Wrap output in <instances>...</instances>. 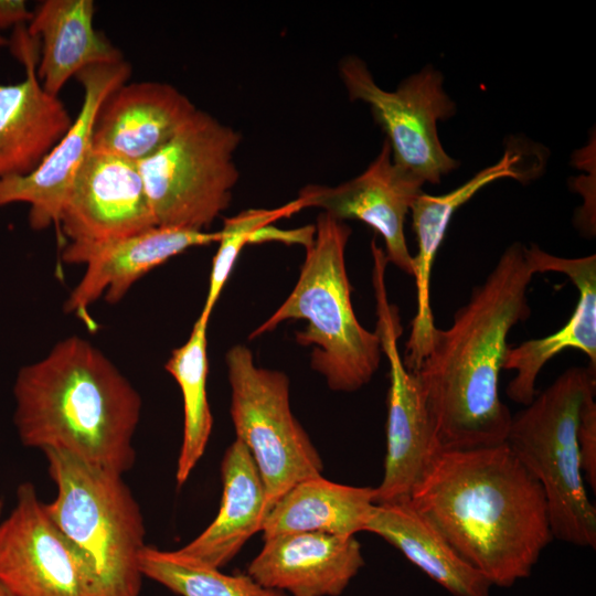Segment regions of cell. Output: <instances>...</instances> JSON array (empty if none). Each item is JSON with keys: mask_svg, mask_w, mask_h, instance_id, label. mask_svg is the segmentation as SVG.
I'll return each mask as SVG.
<instances>
[{"mask_svg": "<svg viewBox=\"0 0 596 596\" xmlns=\"http://www.w3.org/2000/svg\"><path fill=\"white\" fill-rule=\"evenodd\" d=\"M409 501L491 586L529 577L553 540L543 489L505 441L443 450Z\"/></svg>", "mask_w": 596, "mask_h": 596, "instance_id": "1", "label": "cell"}, {"mask_svg": "<svg viewBox=\"0 0 596 596\" xmlns=\"http://www.w3.org/2000/svg\"><path fill=\"white\" fill-rule=\"evenodd\" d=\"M526 246L513 243L473 288L447 329H436L418 375L443 450L505 441L512 414L499 396L508 334L530 317L534 276Z\"/></svg>", "mask_w": 596, "mask_h": 596, "instance_id": "2", "label": "cell"}, {"mask_svg": "<svg viewBox=\"0 0 596 596\" xmlns=\"http://www.w3.org/2000/svg\"><path fill=\"white\" fill-rule=\"evenodd\" d=\"M13 396V422L24 446L65 450L120 475L134 466L141 398L89 341L65 338L22 366Z\"/></svg>", "mask_w": 596, "mask_h": 596, "instance_id": "3", "label": "cell"}, {"mask_svg": "<svg viewBox=\"0 0 596 596\" xmlns=\"http://www.w3.org/2000/svg\"><path fill=\"white\" fill-rule=\"evenodd\" d=\"M315 227L294 289L249 338L270 332L286 320H306L305 329L295 336L298 344L313 347L311 368L332 391L354 392L377 371L383 354L381 341L376 331L360 323L353 310L345 266L351 228L323 212Z\"/></svg>", "mask_w": 596, "mask_h": 596, "instance_id": "4", "label": "cell"}, {"mask_svg": "<svg viewBox=\"0 0 596 596\" xmlns=\"http://www.w3.org/2000/svg\"><path fill=\"white\" fill-rule=\"evenodd\" d=\"M56 496L45 503L61 531L89 558L99 596H140L146 529L123 475L65 450H43Z\"/></svg>", "mask_w": 596, "mask_h": 596, "instance_id": "5", "label": "cell"}, {"mask_svg": "<svg viewBox=\"0 0 596 596\" xmlns=\"http://www.w3.org/2000/svg\"><path fill=\"white\" fill-rule=\"evenodd\" d=\"M596 374L572 366L512 416L507 445L541 485L553 539L596 546V508L583 480L576 429Z\"/></svg>", "mask_w": 596, "mask_h": 596, "instance_id": "6", "label": "cell"}, {"mask_svg": "<svg viewBox=\"0 0 596 596\" xmlns=\"http://www.w3.org/2000/svg\"><path fill=\"white\" fill-rule=\"evenodd\" d=\"M241 139L196 108L166 145L137 163L158 226L206 231L228 207Z\"/></svg>", "mask_w": 596, "mask_h": 596, "instance_id": "7", "label": "cell"}, {"mask_svg": "<svg viewBox=\"0 0 596 596\" xmlns=\"http://www.w3.org/2000/svg\"><path fill=\"white\" fill-rule=\"evenodd\" d=\"M231 385V417L236 438L249 450L265 487L266 514L301 480L321 476L323 464L292 414L289 379L256 365L242 344L225 355Z\"/></svg>", "mask_w": 596, "mask_h": 596, "instance_id": "8", "label": "cell"}, {"mask_svg": "<svg viewBox=\"0 0 596 596\" xmlns=\"http://www.w3.org/2000/svg\"><path fill=\"white\" fill-rule=\"evenodd\" d=\"M339 75L350 99L369 105L395 164L423 183L433 184L459 166L445 151L437 132V123L456 111L439 71L426 66L403 79L395 91H385L365 62L351 55L340 61Z\"/></svg>", "mask_w": 596, "mask_h": 596, "instance_id": "9", "label": "cell"}, {"mask_svg": "<svg viewBox=\"0 0 596 596\" xmlns=\"http://www.w3.org/2000/svg\"><path fill=\"white\" fill-rule=\"evenodd\" d=\"M386 266L383 257L373 258L375 331L390 364L386 454L383 479L375 488L376 504L409 500L443 451L421 380L406 369L398 351L403 328L397 307L387 298Z\"/></svg>", "mask_w": 596, "mask_h": 596, "instance_id": "10", "label": "cell"}, {"mask_svg": "<svg viewBox=\"0 0 596 596\" xmlns=\"http://www.w3.org/2000/svg\"><path fill=\"white\" fill-rule=\"evenodd\" d=\"M0 584L14 596H99L89 558L55 524L32 483L0 522Z\"/></svg>", "mask_w": 596, "mask_h": 596, "instance_id": "11", "label": "cell"}, {"mask_svg": "<svg viewBox=\"0 0 596 596\" xmlns=\"http://www.w3.org/2000/svg\"><path fill=\"white\" fill-rule=\"evenodd\" d=\"M157 226L136 162L91 149L68 190L58 228L62 258L81 264L93 248Z\"/></svg>", "mask_w": 596, "mask_h": 596, "instance_id": "12", "label": "cell"}, {"mask_svg": "<svg viewBox=\"0 0 596 596\" xmlns=\"http://www.w3.org/2000/svg\"><path fill=\"white\" fill-rule=\"evenodd\" d=\"M130 73L131 66L124 60L88 66L75 76L83 88V100L76 118L32 172L0 180V209L13 203H26L31 228L58 227L68 190L92 149L97 113L107 96L128 82Z\"/></svg>", "mask_w": 596, "mask_h": 596, "instance_id": "13", "label": "cell"}, {"mask_svg": "<svg viewBox=\"0 0 596 596\" xmlns=\"http://www.w3.org/2000/svg\"><path fill=\"white\" fill-rule=\"evenodd\" d=\"M423 184L393 162L385 140L362 173L334 187L308 184L295 201L300 210L318 207L337 220H358L371 226L384 241L387 262L413 275L404 224Z\"/></svg>", "mask_w": 596, "mask_h": 596, "instance_id": "14", "label": "cell"}, {"mask_svg": "<svg viewBox=\"0 0 596 596\" xmlns=\"http://www.w3.org/2000/svg\"><path fill=\"white\" fill-rule=\"evenodd\" d=\"M14 40L24 78L0 83V180L32 172L73 123L58 96L39 82L36 39L23 26Z\"/></svg>", "mask_w": 596, "mask_h": 596, "instance_id": "15", "label": "cell"}, {"mask_svg": "<svg viewBox=\"0 0 596 596\" xmlns=\"http://www.w3.org/2000/svg\"><path fill=\"white\" fill-rule=\"evenodd\" d=\"M363 565L354 535L296 532L265 539L247 574L292 596H339Z\"/></svg>", "mask_w": 596, "mask_h": 596, "instance_id": "16", "label": "cell"}, {"mask_svg": "<svg viewBox=\"0 0 596 596\" xmlns=\"http://www.w3.org/2000/svg\"><path fill=\"white\" fill-rule=\"evenodd\" d=\"M195 110L188 96L168 83L126 82L102 104L92 149L138 163L166 145Z\"/></svg>", "mask_w": 596, "mask_h": 596, "instance_id": "17", "label": "cell"}, {"mask_svg": "<svg viewBox=\"0 0 596 596\" xmlns=\"http://www.w3.org/2000/svg\"><path fill=\"white\" fill-rule=\"evenodd\" d=\"M526 258L534 274L557 272L566 275L578 290V299L568 321L555 333L508 347L502 369L514 370L507 386L513 402L529 405L538 392L535 382L543 366L566 349L588 356V369L596 374V255L565 258L544 252L536 245L526 247Z\"/></svg>", "mask_w": 596, "mask_h": 596, "instance_id": "18", "label": "cell"}, {"mask_svg": "<svg viewBox=\"0 0 596 596\" xmlns=\"http://www.w3.org/2000/svg\"><path fill=\"white\" fill-rule=\"evenodd\" d=\"M220 232L153 226L104 243L82 259L86 272L71 291L64 308L89 324L88 307L102 294L115 304L141 276L189 248L217 243Z\"/></svg>", "mask_w": 596, "mask_h": 596, "instance_id": "19", "label": "cell"}, {"mask_svg": "<svg viewBox=\"0 0 596 596\" xmlns=\"http://www.w3.org/2000/svg\"><path fill=\"white\" fill-rule=\"evenodd\" d=\"M519 162V155L505 150L498 162L482 169L455 190L441 195L422 192L412 204V227L417 241V254L413 256L416 312L403 359L408 371H418L429 352L437 329L430 307V276L436 254L454 213L479 190L496 180L508 177L524 181L526 173L518 168Z\"/></svg>", "mask_w": 596, "mask_h": 596, "instance_id": "20", "label": "cell"}, {"mask_svg": "<svg viewBox=\"0 0 596 596\" xmlns=\"http://www.w3.org/2000/svg\"><path fill=\"white\" fill-rule=\"evenodd\" d=\"M93 0H45L28 23L29 35L41 42L36 76L42 88L58 96L84 68L124 61L118 50L94 26Z\"/></svg>", "mask_w": 596, "mask_h": 596, "instance_id": "21", "label": "cell"}, {"mask_svg": "<svg viewBox=\"0 0 596 596\" xmlns=\"http://www.w3.org/2000/svg\"><path fill=\"white\" fill-rule=\"evenodd\" d=\"M222 502L213 522L194 540L179 549L182 555L221 568L256 532L266 517L265 487L248 448L235 439L222 464Z\"/></svg>", "mask_w": 596, "mask_h": 596, "instance_id": "22", "label": "cell"}, {"mask_svg": "<svg viewBox=\"0 0 596 596\" xmlns=\"http://www.w3.org/2000/svg\"><path fill=\"white\" fill-rule=\"evenodd\" d=\"M381 536L454 596H490L491 584L465 562L409 500L374 505L365 530Z\"/></svg>", "mask_w": 596, "mask_h": 596, "instance_id": "23", "label": "cell"}, {"mask_svg": "<svg viewBox=\"0 0 596 596\" xmlns=\"http://www.w3.org/2000/svg\"><path fill=\"white\" fill-rule=\"evenodd\" d=\"M374 505L375 488L311 477L292 486L270 508L263 538L296 532L355 535L365 530Z\"/></svg>", "mask_w": 596, "mask_h": 596, "instance_id": "24", "label": "cell"}, {"mask_svg": "<svg viewBox=\"0 0 596 596\" xmlns=\"http://www.w3.org/2000/svg\"><path fill=\"white\" fill-rule=\"evenodd\" d=\"M207 318L199 316L187 342L171 352L164 368L177 381L183 398V438L175 478L182 486L202 458L212 432L206 380Z\"/></svg>", "mask_w": 596, "mask_h": 596, "instance_id": "25", "label": "cell"}, {"mask_svg": "<svg viewBox=\"0 0 596 596\" xmlns=\"http://www.w3.org/2000/svg\"><path fill=\"white\" fill-rule=\"evenodd\" d=\"M142 576L181 596H287L259 585L248 574L227 575L175 551L145 545L138 557Z\"/></svg>", "mask_w": 596, "mask_h": 596, "instance_id": "26", "label": "cell"}, {"mask_svg": "<svg viewBox=\"0 0 596 596\" xmlns=\"http://www.w3.org/2000/svg\"><path fill=\"white\" fill-rule=\"evenodd\" d=\"M299 211L300 209L294 200L274 209H247L234 216L224 219L223 226L219 230V248L213 258L207 295L201 316L210 319L240 253L249 243L251 235L259 227L288 217Z\"/></svg>", "mask_w": 596, "mask_h": 596, "instance_id": "27", "label": "cell"}, {"mask_svg": "<svg viewBox=\"0 0 596 596\" xmlns=\"http://www.w3.org/2000/svg\"><path fill=\"white\" fill-rule=\"evenodd\" d=\"M596 390L585 397L576 429L583 476L595 491L596 489Z\"/></svg>", "mask_w": 596, "mask_h": 596, "instance_id": "28", "label": "cell"}, {"mask_svg": "<svg viewBox=\"0 0 596 596\" xmlns=\"http://www.w3.org/2000/svg\"><path fill=\"white\" fill-rule=\"evenodd\" d=\"M315 224L298 228L284 230L272 224L256 230L249 237L248 244H262L265 242H280L287 245L298 244L307 248L315 237Z\"/></svg>", "mask_w": 596, "mask_h": 596, "instance_id": "29", "label": "cell"}, {"mask_svg": "<svg viewBox=\"0 0 596 596\" xmlns=\"http://www.w3.org/2000/svg\"><path fill=\"white\" fill-rule=\"evenodd\" d=\"M33 15L24 0H0V34L10 28L28 24Z\"/></svg>", "mask_w": 596, "mask_h": 596, "instance_id": "30", "label": "cell"}, {"mask_svg": "<svg viewBox=\"0 0 596 596\" xmlns=\"http://www.w3.org/2000/svg\"><path fill=\"white\" fill-rule=\"evenodd\" d=\"M8 44L9 41L2 34H0V53L6 46H8Z\"/></svg>", "mask_w": 596, "mask_h": 596, "instance_id": "31", "label": "cell"}, {"mask_svg": "<svg viewBox=\"0 0 596 596\" xmlns=\"http://www.w3.org/2000/svg\"><path fill=\"white\" fill-rule=\"evenodd\" d=\"M0 596H14V595L0 584Z\"/></svg>", "mask_w": 596, "mask_h": 596, "instance_id": "32", "label": "cell"}, {"mask_svg": "<svg viewBox=\"0 0 596 596\" xmlns=\"http://www.w3.org/2000/svg\"><path fill=\"white\" fill-rule=\"evenodd\" d=\"M1 510H2V502L0 501V515H1Z\"/></svg>", "mask_w": 596, "mask_h": 596, "instance_id": "33", "label": "cell"}]
</instances>
